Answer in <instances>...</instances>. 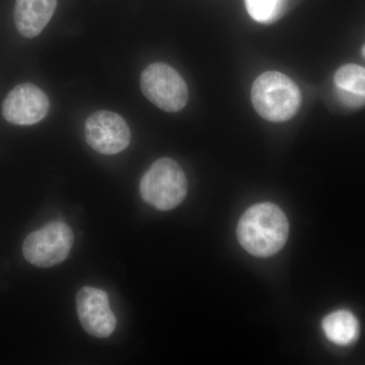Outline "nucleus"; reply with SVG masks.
<instances>
[{"label": "nucleus", "instance_id": "8", "mask_svg": "<svg viewBox=\"0 0 365 365\" xmlns=\"http://www.w3.org/2000/svg\"><path fill=\"white\" fill-rule=\"evenodd\" d=\"M76 311L83 329L93 337H109L116 328L117 319L104 290L81 288L76 295Z\"/></svg>", "mask_w": 365, "mask_h": 365}, {"label": "nucleus", "instance_id": "6", "mask_svg": "<svg viewBox=\"0 0 365 365\" xmlns=\"http://www.w3.org/2000/svg\"><path fill=\"white\" fill-rule=\"evenodd\" d=\"M86 140L93 150L102 155H117L128 148L131 133L124 118L111 111L93 113L86 119Z\"/></svg>", "mask_w": 365, "mask_h": 365}, {"label": "nucleus", "instance_id": "4", "mask_svg": "<svg viewBox=\"0 0 365 365\" xmlns=\"http://www.w3.org/2000/svg\"><path fill=\"white\" fill-rule=\"evenodd\" d=\"M140 88L143 95L163 111H181L188 102V86L184 78L176 69L162 62L143 69Z\"/></svg>", "mask_w": 365, "mask_h": 365}, {"label": "nucleus", "instance_id": "3", "mask_svg": "<svg viewBox=\"0 0 365 365\" xmlns=\"http://www.w3.org/2000/svg\"><path fill=\"white\" fill-rule=\"evenodd\" d=\"M139 191L144 202L158 210L168 211L182 202L188 191V182L179 163L163 158L146 170Z\"/></svg>", "mask_w": 365, "mask_h": 365}, {"label": "nucleus", "instance_id": "9", "mask_svg": "<svg viewBox=\"0 0 365 365\" xmlns=\"http://www.w3.org/2000/svg\"><path fill=\"white\" fill-rule=\"evenodd\" d=\"M56 7L57 0H16L14 23L19 33L29 39L39 36Z\"/></svg>", "mask_w": 365, "mask_h": 365}, {"label": "nucleus", "instance_id": "5", "mask_svg": "<svg viewBox=\"0 0 365 365\" xmlns=\"http://www.w3.org/2000/svg\"><path fill=\"white\" fill-rule=\"evenodd\" d=\"M73 245V232L63 222H53L26 237L23 246L26 260L41 268L66 260Z\"/></svg>", "mask_w": 365, "mask_h": 365}, {"label": "nucleus", "instance_id": "7", "mask_svg": "<svg viewBox=\"0 0 365 365\" xmlns=\"http://www.w3.org/2000/svg\"><path fill=\"white\" fill-rule=\"evenodd\" d=\"M49 98L33 83L16 86L2 104V114L9 123L29 126L39 123L49 112Z\"/></svg>", "mask_w": 365, "mask_h": 365}, {"label": "nucleus", "instance_id": "1", "mask_svg": "<svg viewBox=\"0 0 365 365\" xmlns=\"http://www.w3.org/2000/svg\"><path fill=\"white\" fill-rule=\"evenodd\" d=\"M289 232L287 216L273 203H259L242 215L237 235L242 248L256 257H270L284 246Z\"/></svg>", "mask_w": 365, "mask_h": 365}, {"label": "nucleus", "instance_id": "10", "mask_svg": "<svg viewBox=\"0 0 365 365\" xmlns=\"http://www.w3.org/2000/svg\"><path fill=\"white\" fill-rule=\"evenodd\" d=\"M336 95L345 107L365 106V67L356 64L341 66L334 76Z\"/></svg>", "mask_w": 365, "mask_h": 365}, {"label": "nucleus", "instance_id": "13", "mask_svg": "<svg viewBox=\"0 0 365 365\" xmlns=\"http://www.w3.org/2000/svg\"><path fill=\"white\" fill-rule=\"evenodd\" d=\"M362 54H364V56L365 57V45L364 46V48H362Z\"/></svg>", "mask_w": 365, "mask_h": 365}, {"label": "nucleus", "instance_id": "12", "mask_svg": "<svg viewBox=\"0 0 365 365\" xmlns=\"http://www.w3.org/2000/svg\"><path fill=\"white\" fill-rule=\"evenodd\" d=\"M285 0H245L247 11L254 21L271 24L282 14Z\"/></svg>", "mask_w": 365, "mask_h": 365}, {"label": "nucleus", "instance_id": "2", "mask_svg": "<svg viewBox=\"0 0 365 365\" xmlns=\"http://www.w3.org/2000/svg\"><path fill=\"white\" fill-rule=\"evenodd\" d=\"M251 96L257 113L274 123L292 119L302 105L299 86L292 78L277 71L261 74L252 86Z\"/></svg>", "mask_w": 365, "mask_h": 365}, {"label": "nucleus", "instance_id": "11", "mask_svg": "<svg viewBox=\"0 0 365 365\" xmlns=\"http://www.w3.org/2000/svg\"><path fill=\"white\" fill-rule=\"evenodd\" d=\"M323 330L331 342L337 345H349L359 338V324L350 312L337 311L324 319Z\"/></svg>", "mask_w": 365, "mask_h": 365}]
</instances>
